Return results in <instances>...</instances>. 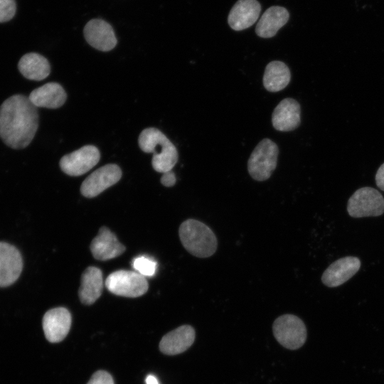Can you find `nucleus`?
Here are the masks:
<instances>
[{
  "label": "nucleus",
  "mask_w": 384,
  "mask_h": 384,
  "mask_svg": "<svg viewBox=\"0 0 384 384\" xmlns=\"http://www.w3.org/2000/svg\"><path fill=\"white\" fill-rule=\"evenodd\" d=\"M38 127L37 107L28 97L14 95L0 106V137L8 146L15 149L26 147Z\"/></svg>",
  "instance_id": "1"
},
{
  "label": "nucleus",
  "mask_w": 384,
  "mask_h": 384,
  "mask_svg": "<svg viewBox=\"0 0 384 384\" xmlns=\"http://www.w3.org/2000/svg\"><path fill=\"white\" fill-rule=\"evenodd\" d=\"M138 143L144 152L154 154L151 164L157 172L164 174L171 171L178 161V154L176 146L156 128L144 129L139 134Z\"/></svg>",
  "instance_id": "2"
},
{
  "label": "nucleus",
  "mask_w": 384,
  "mask_h": 384,
  "mask_svg": "<svg viewBox=\"0 0 384 384\" xmlns=\"http://www.w3.org/2000/svg\"><path fill=\"white\" fill-rule=\"evenodd\" d=\"M178 235L183 247L195 257H209L217 250L215 235L207 225L198 220L183 221L179 227Z\"/></svg>",
  "instance_id": "3"
},
{
  "label": "nucleus",
  "mask_w": 384,
  "mask_h": 384,
  "mask_svg": "<svg viewBox=\"0 0 384 384\" xmlns=\"http://www.w3.org/2000/svg\"><path fill=\"white\" fill-rule=\"evenodd\" d=\"M279 149L271 139H263L252 151L247 161V170L255 181L267 180L277 163Z\"/></svg>",
  "instance_id": "4"
},
{
  "label": "nucleus",
  "mask_w": 384,
  "mask_h": 384,
  "mask_svg": "<svg viewBox=\"0 0 384 384\" xmlns=\"http://www.w3.org/2000/svg\"><path fill=\"white\" fill-rule=\"evenodd\" d=\"M273 334L284 347L295 350L302 346L306 339V329L303 321L293 314H284L275 319Z\"/></svg>",
  "instance_id": "5"
},
{
  "label": "nucleus",
  "mask_w": 384,
  "mask_h": 384,
  "mask_svg": "<svg viewBox=\"0 0 384 384\" xmlns=\"http://www.w3.org/2000/svg\"><path fill=\"white\" fill-rule=\"evenodd\" d=\"M105 284L111 293L126 297H140L144 294L149 288L145 277L136 271L124 270L111 273Z\"/></svg>",
  "instance_id": "6"
},
{
  "label": "nucleus",
  "mask_w": 384,
  "mask_h": 384,
  "mask_svg": "<svg viewBox=\"0 0 384 384\" xmlns=\"http://www.w3.org/2000/svg\"><path fill=\"white\" fill-rule=\"evenodd\" d=\"M347 210L353 218L380 215L384 213V198L373 188H361L348 199Z\"/></svg>",
  "instance_id": "7"
},
{
  "label": "nucleus",
  "mask_w": 384,
  "mask_h": 384,
  "mask_svg": "<svg viewBox=\"0 0 384 384\" xmlns=\"http://www.w3.org/2000/svg\"><path fill=\"white\" fill-rule=\"evenodd\" d=\"M98 149L92 145H86L63 156L60 160L61 170L71 176L82 175L93 168L100 161Z\"/></svg>",
  "instance_id": "8"
},
{
  "label": "nucleus",
  "mask_w": 384,
  "mask_h": 384,
  "mask_svg": "<svg viewBox=\"0 0 384 384\" xmlns=\"http://www.w3.org/2000/svg\"><path fill=\"white\" fill-rule=\"evenodd\" d=\"M122 171L114 164L105 165L91 174L82 183L80 192L87 198H93L119 181Z\"/></svg>",
  "instance_id": "9"
},
{
  "label": "nucleus",
  "mask_w": 384,
  "mask_h": 384,
  "mask_svg": "<svg viewBox=\"0 0 384 384\" xmlns=\"http://www.w3.org/2000/svg\"><path fill=\"white\" fill-rule=\"evenodd\" d=\"M83 34L87 43L100 51H110L117 43L112 26L102 18H92L85 26Z\"/></svg>",
  "instance_id": "10"
},
{
  "label": "nucleus",
  "mask_w": 384,
  "mask_h": 384,
  "mask_svg": "<svg viewBox=\"0 0 384 384\" xmlns=\"http://www.w3.org/2000/svg\"><path fill=\"white\" fill-rule=\"evenodd\" d=\"M71 314L64 307H56L46 312L43 317V329L46 339L58 343L68 335L71 326Z\"/></svg>",
  "instance_id": "11"
},
{
  "label": "nucleus",
  "mask_w": 384,
  "mask_h": 384,
  "mask_svg": "<svg viewBox=\"0 0 384 384\" xmlns=\"http://www.w3.org/2000/svg\"><path fill=\"white\" fill-rule=\"evenodd\" d=\"M23 269V260L14 245L0 242V287L9 286L19 277Z\"/></svg>",
  "instance_id": "12"
},
{
  "label": "nucleus",
  "mask_w": 384,
  "mask_h": 384,
  "mask_svg": "<svg viewBox=\"0 0 384 384\" xmlns=\"http://www.w3.org/2000/svg\"><path fill=\"white\" fill-rule=\"evenodd\" d=\"M360 267L361 261L358 257L348 256L340 258L326 268L321 276V281L329 287L340 286L351 278Z\"/></svg>",
  "instance_id": "13"
},
{
  "label": "nucleus",
  "mask_w": 384,
  "mask_h": 384,
  "mask_svg": "<svg viewBox=\"0 0 384 384\" xmlns=\"http://www.w3.org/2000/svg\"><path fill=\"white\" fill-rule=\"evenodd\" d=\"M125 247L119 242L116 235L107 227H102L92 240L90 251L99 260H108L121 255Z\"/></svg>",
  "instance_id": "14"
},
{
  "label": "nucleus",
  "mask_w": 384,
  "mask_h": 384,
  "mask_svg": "<svg viewBox=\"0 0 384 384\" xmlns=\"http://www.w3.org/2000/svg\"><path fill=\"white\" fill-rule=\"evenodd\" d=\"M300 105L292 98L282 100L274 108L272 122L276 130L289 132L300 124Z\"/></svg>",
  "instance_id": "15"
},
{
  "label": "nucleus",
  "mask_w": 384,
  "mask_h": 384,
  "mask_svg": "<svg viewBox=\"0 0 384 384\" xmlns=\"http://www.w3.org/2000/svg\"><path fill=\"white\" fill-rule=\"evenodd\" d=\"M261 6L257 0H238L231 9L228 21L235 31L250 27L258 19Z\"/></svg>",
  "instance_id": "16"
},
{
  "label": "nucleus",
  "mask_w": 384,
  "mask_h": 384,
  "mask_svg": "<svg viewBox=\"0 0 384 384\" xmlns=\"http://www.w3.org/2000/svg\"><path fill=\"white\" fill-rule=\"evenodd\" d=\"M195 336V330L191 326H181L162 337L159 349L166 355L181 353L193 344Z\"/></svg>",
  "instance_id": "17"
},
{
  "label": "nucleus",
  "mask_w": 384,
  "mask_h": 384,
  "mask_svg": "<svg viewBox=\"0 0 384 384\" xmlns=\"http://www.w3.org/2000/svg\"><path fill=\"white\" fill-rule=\"evenodd\" d=\"M36 107L57 109L65 102L67 95L57 82H48L33 90L28 97Z\"/></svg>",
  "instance_id": "18"
},
{
  "label": "nucleus",
  "mask_w": 384,
  "mask_h": 384,
  "mask_svg": "<svg viewBox=\"0 0 384 384\" xmlns=\"http://www.w3.org/2000/svg\"><path fill=\"white\" fill-rule=\"evenodd\" d=\"M78 295L84 304H93L101 295L103 289L102 271L96 267H88L81 276Z\"/></svg>",
  "instance_id": "19"
},
{
  "label": "nucleus",
  "mask_w": 384,
  "mask_h": 384,
  "mask_svg": "<svg viewBox=\"0 0 384 384\" xmlns=\"http://www.w3.org/2000/svg\"><path fill=\"white\" fill-rule=\"evenodd\" d=\"M289 17V12L282 6H274L267 9L260 18L256 28L257 35L261 38H271L284 26Z\"/></svg>",
  "instance_id": "20"
},
{
  "label": "nucleus",
  "mask_w": 384,
  "mask_h": 384,
  "mask_svg": "<svg viewBox=\"0 0 384 384\" xmlns=\"http://www.w3.org/2000/svg\"><path fill=\"white\" fill-rule=\"evenodd\" d=\"M18 68L27 79L40 81L46 78L50 72L48 60L37 53H28L18 61Z\"/></svg>",
  "instance_id": "21"
},
{
  "label": "nucleus",
  "mask_w": 384,
  "mask_h": 384,
  "mask_svg": "<svg viewBox=\"0 0 384 384\" xmlns=\"http://www.w3.org/2000/svg\"><path fill=\"white\" fill-rule=\"evenodd\" d=\"M290 79L291 73L287 65L282 61L274 60L266 66L263 85L270 92H279L288 85Z\"/></svg>",
  "instance_id": "22"
},
{
  "label": "nucleus",
  "mask_w": 384,
  "mask_h": 384,
  "mask_svg": "<svg viewBox=\"0 0 384 384\" xmlns=\"http://www.w3.org/2000/svg\"><path fill=\"white\" fill-rule=\"evenodd\" d=\"M132 265L137 272L145 277L153 276L157 267L156 261L146 256L135 257L132 260Z\"/></svg>",
  "instance_id": "23"
},
{
  "label": "nucleus",
  "mask_w": 384,
  "mask_h": 384,
  "mask_svg": "<svg viewBox=\"0 0 384 384\" xmlns=\"http://www.w3.org/2000/svg\"><path fill=\"white\" fill-rule=\"evenodd\" d=\"M16 13L14 0H0V23L11 20Z\"/></svg>",
  "instance_id": "24"
},
{
  "label": "nucleus",
  "mask_w": 384,
  "mask_h": 384,
  "mask_svg": "<svg viewBox=\"0 0 384 384\" xmlns=\"http://www.w3.org/2000/svg\"><path fill=\"white\" fill-rule=\"evenodd\" d=\"M87 384H114L112 375L105 370H97Z\"/></svg>",
  "instance_id": "25"
},
{
  "label": "nucleus",
  "mask_w": 384,
  "mask_h": 384,
  "mask_svg": "<svg viewBox=\"0 0 384 384\" xmlns=\"http://www.w3.org/2000/svg\"><path fill=\"white\" fill-rule=\"evenodd\" d=\"M176 181L175 174L171 171L164 173L161 177V183L167 187L173 186L176 183Z\"/></svg>",
  "instance_id": "26"
},
{
  "label": "nucleus",
  "mask_w": 384,
  "mask_h": 384,
  "mask_svg": "<svg viewBox=\"0 0 384 384\" xmlns=\"http://www.w3.org/2000/svg\"><path fill=\"white\" fill-rule=\"evenodd\" d=\"M377 186L384 191V163L379 167L375 174Z\"/></svg>",
  "instance_id": "27"
},
{
  "label": "nucleus",
  "mask_w": 384,
  "mask_h": 384,
  "mask_svg": "<svg viewBox=\"0 0 384 384\" xmlns=\"http://www.w3.org/2000/svg\"><path fill=\"white\" fill-rule=\"evenodd\" d=\"M146 384H159L158 379L152 374H149L146 377Z\"/></svg>",
  "instance_id": "28"
}]
</instances>
